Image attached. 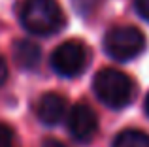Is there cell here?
<instances>
[{
    "instance_id": "1",
    "label": "cell",
    "mask_w": 149,
    "mask_h": 147,
    "mask_svg": "<svg viewBox=\"0 0 149 147\" xmlns=\"http://www.w3.org/2000/svg\"><path fill=\"white\" fill-rule=\"evenodd\" d=\"M19 19L23 28L36 36H53L64 26V13L57 0H25Z\"/></svg>"
},
{
    "instance_id": "2",
    "label": "cell",
    "mask_w": 149,
    "mask_h": 147,
    "mask_svg": "<svg viewBox=\"0 0 149 147\" xmlns=\"http://www.w3.org/2000/svg\"><path fill=\"white\" fill-rule=\"evenodd\" d=\"M93 89H95L96 98L111 110L127 107L134 96L132 79L115 68H102L96 72L95 79H93Z\"/></svg>"
},
{
    "instance_id": "3",
    "label": "cell",
    "mask_w": 149,
    "mask_h": 147,
    "mask_svg": "<svg viewBox=\"0 0 149 147\" xmlns=\"http://www.w3.org/2000/svg\"><path fill=\"white\" fill-rule=\"evenodd\" d=\"M146 49V36L132 25H117L106 32L104 51L117 62L132 60Z\"/></svg>"
},
{
    "instance_id": "4",
    "label": "cell",
    "mask_w": 149,
    "mask_h": 147,
    "mask_svg": "<svg viewBox=\"0 0 149 147\" xmlns=\"http://www.w3.org/2000/svg\"><path fill=\"white\" fill-rule=\"evenodd\" d=\"M87 47L83 42L79 40H66L61 45L55 47L51 53L49 62L51 68L62 77H76L83 72L85 64H87Z\"/></svg>"
},
{
    "instance_id": "5",
    "label": "cell",
    "mask_w": 149,
    "mask_h": 147,
    "mask_svg": "<svg viewBox=\"0 0 149 147\" xmlns=\"http://www.w3.org/2000/svg\"><path fill=\"white\" fill-rule=\"evenodd\" d=\"M98 121L96 115L87 104H76L68 113V130L74 140L79 144H89L95 138Z\"/></svg>"
},
{
    "instance_id": "6",
    "label": "cell",
    "mask_w": 149,
    "mask_h": 147,
    "mask_svg": "<svg viewBox=\"0 0 149 147\" xmlns=\"http://www.w3.org/2000/svg\"><path fill=\"white\" fill-rule=\"evenodd\" d=\"M36 113L44 125H58L66 113V100L57 92H47L40 98L36 106Z\"/></svg>"
},
{
    "instance_id": "7",
    "label": "cell",
    "mask_w": 149,
    "mask_h": 147,
    "mask_svg": "<svg viewBox=\"0 0 149 147\" xmlns=\"http://www.w3.org/2000/svg\"><path fill=\"white\" fill-rule=\"evenodd\" d=\"M42 53L36 44L30 40H19L13 44V60L23 70H34L40 64Z\"/></svg>"
},
{
    "instance_id": "8",
    "label": "cell",
    "mask_w": 149,
    "mask_h": 147,
    "mask_svg": "<svg viewBox=\"0 0 149 147\" xmlns=\"http://www.w3.org/2000/svg\"><path fill=\"white\" fill-rule=\"evenodd\" d=\"M111 147H149V136L142 130L127 128L115 136Z\"/></svg>"
},
{
    "instance_id": "9",
    "label": "cell",
    "mask_w": 149,
    "mask_h": 147,
    "mask_svg": "<svg viewBox=\"0 0 149 147\" xmlns=\"http://www.w3.org/2000/svg\"><path fill=\"white\" fill-rule=\"evenodd\" d=\"M0 147H13V130L0 123Z\"/></svg>"
},
{
    "instance_id": "10",
    "label": "cell",
    "mask_w": 149,
    "mask_h": 147,
    "mask_svg": "<svg viewBox=\"0 0 149 147\" xmlns=\"http://www.w3.org/2000/svg\"><path fill=\"white\" fill-rule=\"evenodd\" d=\"M134 6L140 17L149 23V0H134Z\"/></svg>"
},
{
    "instance_id": "11",
    "label": "cell",
    "mask_w": 149,
    "mask_h": 147,
    "mask_svg": "<svg viewBox=\"0 0 149 147\" xmlns=\"http://www.w3.org/2000/svg\"><path fill=\"white\" fill-rule=\"evenodd\" d=\"M42 147H66L62 141H58V140H55V138H47V140L42 144Z\"/></svg>"
},
{
    "instance_id": "12",
    "label": "cell",
    "mask_w": 149,
    "mask_h": 147,
    "mask_svg": "<svg viewBox=\"0 0 149 147\" xmlns=\"http://www.w3.org/2000/svg\"><path fill=\"white\" fill-rule=\"evenodd\" d=\"M6 76H8V66H6V62H4V59H0V87H2L4 81H6Z\"/></svg>"
},
{
    "instance_id": "13",
    "label": "cell",
    "mask_w": 149,
    "mask_h": 147,
    "mask_svg": "<svg viewBox=\"0 0 149 147\" xmlns=\"http://www.w3.org/2000/svg\"><path fill=\"white\" fill-rule=\"evenodd\" d=\"M146 113L149 115V92H147V96H146Z\"/></svg>"
}]
</instances>
